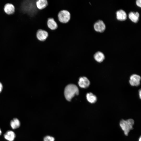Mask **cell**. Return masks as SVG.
Wrapping results in <instances>:
<instances>
[{"mask_svg":"<svg viewBox=\"0 0 141 141\" xmlns=\"http://www.w3.org/2000/svg\"><path fill=\"white\" fill-rule=\"evenodd\" d=\"M79 93L78 87L75 85L69 84L65 87L64 90V95L66 99L70 101L72 98L75 95H78Z\"/></svg>","mask_w":141,"mask_h":141,"instance_id":"1","label":"cell"},{"mask_svg":"<svg viewBox=\"0 0 141 141\" xmlns=\"http://www.w3.org/2000/svg\"><path fill=\"white\" fill-rule=\"evenodd\" d=\"M134 123V120L131 118L127 120L122 119L120 121V126L126 136H128L130 131L133 129Z\"/></svg>","mask_w":141,"mask_h":141,"instance_id":"2","label":"cell"},{"mask_svg":"<svg viewBox=\"0 0 141 141\" xmlns=\"http://www.w3.org/2000/svg\"><path fill=\"white\" fill-rule=\"evenodd\" d=\"M57 18L59 21L61 23L63 24L67 23L70 19V14L67 10H61L58 13Z\"/></svg>","mask_w":141,"mask_h":141,"instance_id":"3","label":"cell"},{"mask_svg":"<svg viewBox=\"0 0 141 141\" xmlns=\"http://www.w3.org/2000/svg\"><path fill=\"white\" fill-rule=\"evenodd\" d=\"M93 27L96 31L101 33L105 31L106 26L103 21L100 20H98L95 23Z\"/></svg>","mask_w":141,"mask_h":141,"instance_id":"4","label":"cell"},{"mask_svg":"<svg viewBox=\"0 0 141 141\" xmlns=\"http://www.w3.org/2000/svg\"><path fill=\"white\" fill-rule=\"evenodd\" d=\"M48 36V32L44 30L39 29L37 30L36 33V37L39 41L43 42L45 41Z\"/></svg>","mask_w":141,"mask_h":141,"instance_id":"5","label":"cell"},{"mask_svg":"<svg viewBox=\"0 0 141 141\" xmlns=\"http://www.w3.org/2000/svg\"><path fill=\"white\" fill-rule=\"evenodd\" d=\"M141 79L140 77L136 74L132 75L129 80V83L130 85L132 86H138L140 84Z\"/></svg>","mask_w":141,"mask_h":141,"instance_id":"6","label":"cell"},{"mask_svg":"<svg viewBox=\"0 0 141 141\" xmlns=\"http://www.w3.org/2000/svg\"><path fill=\"white\" fill-rule=\"evenodd\" d=\"M3 10L7 14L10 15L13 14L15 12V7L14 5L10 3L5 4L3 7Z\"/></svg>","mask_w":141,"mask_h":141,"instance_id":"7","label":"cell"},{"mask_svg":"<svg viewBox=\"0 0 141 141\" xmlns=\"http://www.w3.org/2000/svg\"><path fill=\"white\" fill-rule=\"evenodd\" d=\"M78 83L80 87L86 88L89 87L90 84V82L86 77H80L79 78Z\"/></svg>","mask_w":141,"mask_h":141,"instance_id":"8","label":"cell"},{"mask_svg":"<svg viewBox=\"0 0 141 141\" xmlns=\"http://www.w3.org/2000/svg\"><path fill=\"white\" fill-rule=\"evenodd\" d=\"M47 25L48 28L52 30H56L58 27L57 22L54 18L49 17L47 20Z\"/></svg>","mask_w":141,"mask_h":141,"instance_id":"9","label":"cell"},{"mask_svg":"<svg viewBox=\"0 0 141 141\" xmlns=\"http://www.w3.org/2000/svg\"><path fill=\"white\" fill-rule=\"evenodd\" d=\"M116 16L117 19L120 21H125L127 18V15L126 12L122 9H120L116 11Z\"/></svg>","mask_w":141,"mask_h":141,"instance_id":"10","label":"cell"},{"mask_svg":"<svg viewBox=\"0 0 141 141\" xmlns=\"http://www.w3.org/2000/svg\"><path fill=\"white\" fill-rule=\"evenodd\" d=\"M36 4L37 8L39 10L44 9L48 5L47 0H37Z\"/></svg>","mask_w":141,"mask_h":141,"instance_id":"11","label":"cell"},{"mask_svg":"<svg viewBox=\"0 0 141 141\" xmlns=\"http://www.w3.org/2000/svg\"><path fill=\"white\" fill-rule=\"evenodd\" d=\"M4 138L8 141H13L16 137L14 132L11 130L7 131L4 134Z\"/></svg>","mask_w":141,"mask_h":141,"instance_id":"12","label":"cell"},{"mask_svg":"<svg viewBox=\"0 0 141 141\" xmlns=\"http://www.w3.org/2000/svg\"><path fill=\"white\" fill-rule=\"evenodd\" d=\"M129 19L133 22L137 23L138 21L139 17V14L138 12L131 11L128 14Z\"/></svg>","mask_w":141,"mask_h":141,"instance_id":"13","label":"cell"},{"mask_svg":"<svg viewBox=\"0 0 141 141\" xmlns=\"http://www.w3.org/2000/svg\"><path fill=\"white\" fill-rule=\"evenodd\" d=\"M95 60L97 62L101 63L103 62L105 59V56L102 52L98 51L95 53L94 55Z\"/></svg>","mask_w":141,"mask_h":141,"instance_id":"14","label":"cell"},{"mask_svg":"<svg viewBox=\"0 0 141 141\" xmlns=\"http://www.w3.org/2000/svg\"><path fill=\"white\" fill-rule=\"evenodd\" d=\"M10 124L12 128L14 130L19 128L20 127V122L18 119L15 118L11 121Z\"/></svg>","mask_w":141,"mask_h":141,"instance_id":"15","label":"cell"},{"mask_svg":"<svg viewBox=\"0 0 141 141\" xmlns=\"http://www.w3.org/2000/svg\"><path fill=\"white\" fill-rule=\"evenodd\" d=\"M86 98L88 102L92 104L95 103L97 100L96 96L91 92L87 94Z\"/></svg>","mask_w":141,"mask_h":141,"instance_id":"16","label":"cell"},{"mask_svg":"<svg viewBox=\"0 0 141 141\" xmlns=\"http://www.w3.org/2000/svg\"><path fill=\"white\" fill-rule=\"evenodd\" d=\"M55 138L53 137L47 135L44 138L43 141H55Z\"/></svg>","mask_w":141,"mask_h":141,"instance_id":"17","label":"cell"},{"mask_svg":"<svg viewBox=\"0 0 141 141\" xmlns=\"http://www.w3.org/2000/svg\"><path fill=\"white\" fill-rule=\"evenodd\" d=\"M136 4L137 5L140 7H141V0H137L136 1Z\"/></svg>","mask_w":141,"mask_h":141,"instance_id":"18","label":"cell"},{"mask_svg":"<svg viewBox=\"0 0 141 141\" xmlns=\"http://www.w3.org/2000/svg\"><path fill=\"white\" fill-rule=\"evenodd\" d=\"M3 88L2 84L0 82V93L1 92Z\"/></svg>","mask_w":141,"mask_h":141,"instance_id":"19","label":"cell"},{"mask_svg":"<svg viewBox=\"0 0 141 141\" xmlns=\"http://www.w3.org/2000/svg\"><path fill=\"white\" fill-rule=\"evenodd\" d=\"M141 90L140 89L139 90V97H140V98H141Z\"/></svg>","mask_w":141,"mask_h":141,"instance_id":"20","label":"cell"},{"mask_svg":"<svg viewBox=\"0 0 141 141\" xmlns=\"http://www.w3.org/2000/svg\"><path fill=\"white\" fill-rule=\"evenodd\" d=\"M138 141H141V136H140V137H139V139Z\"/></svg>","mask_w":141,"mask_h":141,"instance_id":"21","label":"cell"},{"mask_svg":"<svg viewBox=\"0 0 141 141\" xmlns=\"http://www.w3.org/2000/svg\"><path fill=\"white\" fill-rule=\"evenodd\" d=\"M2 133V131L1 128H0V136L1 134Z\"/></svg>","mask_w":141,"mask_h":141,"instance_id":"22","label":"cell"}]
</instances>
